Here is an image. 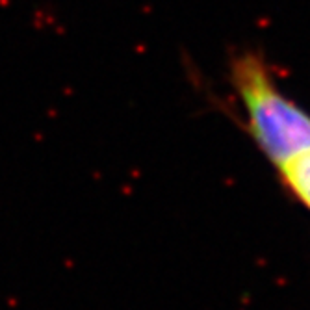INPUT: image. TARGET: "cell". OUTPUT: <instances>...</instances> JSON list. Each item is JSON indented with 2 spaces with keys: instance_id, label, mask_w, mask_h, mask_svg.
Here are the masks:
<instances>
[{
  "instance_id": "obj_1",
  "label": "cell",
  "mask_w": 310,
  "mask_h": 310,
  "mask_svg": "<svg viewBox=\"0 0 310 310\" xmlns=\"http://www.w3.org/2000/svg\"><path fill=\"white\" fill-rule=\"evenodd\" d=\"M230 84L249 136L275 169L310 150V114L282 91L259 52H240L230 62Z\"/></svg>"
},
{
  "instance_id": "obj_2",
  "label": "cell",
  "mask_w": 310,
  "mask_h": 310,
  "mask_svg": "<svg viewBox=\"0 0 310 310\" xmlns=\"http://www.w3.org/2000/svg\"><path fill=\"white\" fill-rule=\"evenodd\" d=\"M277 173L288 193L310 212V150L286 162L277 169Z\"/></svg>"
}]
</instances>
